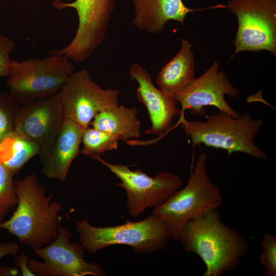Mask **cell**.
I'll return each instance as SVG.
<instances>
[{
	"mask_svg": "<svg viewBox=\"0 0 276 276\" xmlns=\"http://www.w3.org/2000/svg\"><path fill=\"white\" fill-rule=\"evenodd\" d=\"M179 240L206 266L203 276H220L235 269L249 249L245 237L223 223L218 209L189 221Z\"/></svg>",
	"mask_w": 276,
	"mask_h": 276,
	"instance_id": "obj_1",
	"label": "cell"
},
{
	"mask_svg": "<svg viewBox=\"0 0 276 276\" xmlns=\"http://www.w3.org/2000/svg\"><path fill=\"white\" fill-rule=\"evenodd\" d=\"M17 208L12 216L0 223V228L16 236L22 244L40 248L55 240L59 234V212L62 206L46 195L45 188L35 173L14 180Z\"/></svg>",
	"mask_w": 276,
	"mask_h": 276,
	"instance_id": "obj_2",
	"label": "cell"
},
{
	"mask_svg": "<svg viewBox=\"0 0 276 276\" xmlns=\"http://www.w3.org/2000/svg\"><path fill=\"white\" fill-rule=\"evenodd\" d=\"M179 123L194 147L204 144L225 150L228 154L240 152L257 159H268L255 143L263 121L253 119L248 113L234 118L228 113L219 112L210 115L205 121H190L181 114Z\"/></svg>",
	"mask_w": 276,
	"mask_h": 276,
	"instance_id": "obj_3",
	"label": "cell"
},
{
	"mask_svg": "<svg viewBox=\"0 0 276 276\" xmlns=\"http://www.w3.org/2000/svg\"><path fill=\"white\" fill-rule=\"evenodd\" d=\"M206 162V153H201L185 187L152 211L164 221L173 241L179 240L189 221L222 204L221 191L210 179Z\"/></svg>",
	"mask_w": 276,
	"mask_h": 276,
	"instance_id": "obj_4",
	"label": "cell"
},
{
	"mask_svg": "<svg viewBox=\"0 0 276 276\" xmlns=\"http://www.w3.org/2000/svg\"><path fill=\"white\" fill-rule=\"evenodd\" d=\"M75 224L81 244L90 254L117 244L131 246L135 254H153L164 249L171 239L164 221L153 214L113 226L96 227L86 217Z\"/></svg>",
	"mask_w": 276,
	"mask_h": 276,
	"instance_id": "obj_5",
	"label": "cell"
},
{
	"mask_svg": "<svg viewBox=\"0 0 276 276\" xmlns=\"http://www.w3.org/2000/svg\"><path fill=\"white\" fill-rule=\"evenodd\" d=\"M75 72L72 61L62 55L21 61L11 59L7 85L21 104L59 91Z\"/></svg>",
	"mask_w": 276,
	"mask_h": 276,
	"instance_id": "obj_6",
	"label": "cell"
},
{
	"mask_svg": "<svg viewBox=\"0 0 276 276\" xmlns=\"http://www.w3.org/2000/svg\"><path fill=\"white\" fill-rule=\"evenodd\" d=\"M115 4L116 0H75L70 3L53 0L52 5L57 10H76L78 26L68 45L60 50L49 51L47 54L64 55L75 63L88 59L105 38Z\"/></svg>",
	"mask_w": 276,
	"mask_h": 276,
	"instance_id": "obj_7",
	"label": "cell"
},
{
	"mask_svg": "<svg viewBox=\"0 0 276 276\" xmlns=\"http://www.w3.org/2000/svg\"><path fill=\"white\" fill-rule=\"evenodd\" d=\"M226 8L235 14L238 28L233 41L239 52L266 50L276 56V0H229Z\"/></svg>",
	"mask_w": 276,
	"mask_h": 276,
	"instance_id": "obj_8",
	"label": "cell"
},
{
	"mask_svg": "<svg viewBox=\"0 0 276 276\" xmlns=\"http://www.w3.org/2000/svg\"><path fill=\"white\" fill-rule=\"evenodd\" d=\"M119 178L117 186L126 192V205L129 214L137 217L147 208H155L165 202L180 189L182 180L169 171H161L154 177L149 176L140 169L132 170L127 165L109 163L101 156H94Z\"/></svg>",
	"mask_w": 276,
	"mask_h": 276,
	"instance_id": "obj_9",
	"label": "cell"
},
{
	"mask_svg": "<svg viewBox=\"0 0 276 276\" xmlns=\"http://www.w3.org/2000/svg\"><path fill=\"white\" fill-rule=\"evenodd\" d=\"M59 93L64 119L83 128L90 126L100 112L118 105L120 94L117 89L101 87L85 68L75 72Z\"/></svg>",
	"mask_w": 276,
	"mask_h": 276,
	"instance_id": "obj_10",
	"label": "cell"
},
{
	"mask_svg": "<svg viewBox=\"0 0 276 276\" xmlns=\"http://www.w3.org/2000/svg\"><path fill=\"white\" fill-rule=\"evenodd\" d=\"M70 230L59 225L57 238L47 245L32 248L41 258L28 260L29 268L37 276H105L106 272L97 262L84 259V248L76 243H70Z\"/></svg>",
	"mask_w": 276,
	"mask_h": 276,
	"instance_id": "obj_11",
	"label": "cell"
},
{
	"mask_svg": "<svg viewBox=\"0 0 276 276\" xmlns=\"http://www.w3.org/2000/svg\"><path fill=\"white\" fill-rule=\"evenodd\" d=\"M239 94L226 73L220 70L219 62L215 61L200 77L195 78L187 88L173 98L181 105L183 113L189 110L193 115L202 116L205 112L204 107L213 106L219 112L238 118L240 114L227 103L225 96L236 98Z\"/></svg>",
	"mask_w": 276,
	"mask_h": 276,
	"instance_id": "obj_12",
	"label": "cell"
},
{
	"mask_svg": "<svg viewBox=\"0 0 276 276\" xmlns=\"http://www.w3.org/2000/svg\"><path fill=\"white\" fill-rule=\"evenodd\" d=\"M63 120L58 91L20 104L15 117L14 130L37 143L41 154L52 144Z\"/></svg>",
	"mask_w": 276,
	"mask_h": 276,
	"instance_id": "obj_13",
	"label": "cell"
},
{
	"mask_svg": "<svg viewBox=\"0 0 276 276\" xmlns=\"http://www.w3.org/2000/svg\"><path fill=\"white\" fill-rule=\"evenodd\" d=\"M129 74L131 79L139 84L136 98L146 106L151 122V127L145 133L163 135L172 127L174 118L183 114L181 109L177 107L178 102L156 88L149 73L139 63L130 66Z\"/></svg>",
	"mask_w": 276,
	"mask_h": 276,
	"instance_id": "obj_14",
	"label": "cell"
},
{
	"mask_svg": "<svg viewBox=\"0 0 276 276\" xmlns=\"http://www.w3.org/2000/svg\"><path fill=\"white\" fill-rule=\"evenodd\" d=\"M83 127L64 119L52 144L40 154L41 172L48 178L66 180L70 166L80 154Z\"/></svg>",
	"mask_w": 276,
	"mask_h": 276,
	"instance_id": "obj_15",
	"label": "cell"
},
{
	"mask_svg": "<svg viewBox=\"0 0 276 276\" xmlns=\"http://www.w3.org/2000/svg\"><path fill=\"white\" fill-rule=\"evenodd\" d=\"M133 26L139 31L158 34L164 30L166 24L173 20L185 26V19L190 12L210 9L224 8L226 5H217L201 9L187 7L182 0H132Z\"/></svg>",
	"mask_w": 276,
	"mask_h": 276,
	"instance_id": "obj_16",
	"label": "cell"
},
{
	"mask_svg": "<svg viewBox=\"0 0 276 276\" xmlns=\"http://www.w3.org/2000/svg\"><path fill=\"white\" fill-rule=\"evenodd\" d=\"M195 62L192 45L182 39L179 52L160 70L156 78L159 88L174 97L187 88L195 80Z\"/></svg>",
	"mask_w": 276,
	"mask_h": 276,
	"instance_id": "obj_17",
	"label": "cell"
},
{
	"mask_svg": "<svg viewBox=\"0 0 276 276\" xmlns=\"http://www.w3.org/2000/svg\"><path fill=\"white\" fill-rule=\"evenodd\" d=\"M138 113L135 108L118 105L100 112L90 126L114 135L119 141H134L141 135Z\"/></svg>",
	"mask_w": 276,
	"mask_h": 276,
	"instance_id": "obj_18",
	"label": "cell"
},
{
	"mask_svg": "<svg viewBox=\"0 0 276 276\" xmlns=\"http://www.w3.org/2000/svg\"><path fill=\"white\" fill-rule=\"evenodd\" d=\"M41 151L37 143L14 130L0 142V163L14 175Z\"/></svg>",
	"mask_w": 276,
	"mask_h": 276,
	"instance_id": "obj_19",
	"label": "cell"
},
{
	"mask_svg": "<svg viewBox=\"0 0 276 276\" xmlns=\"http://www.w3.org/2000/svg\"><path fill=\"white\" fill-rule=\"evenodd\" d=\"M119 141L116 136L109 133L87 126L83 130V148L80 151V154L90 157L101 156L107 151L117 149Z\"/></svg>",
	"mask_w": 276,
	"mask_h": 276,
	"instance_id": "obj_20",
	"label": "cell"
},
{
	"mask_svg": "<svg viewBox=\"0 0 276 276\" xmlns=\"http://www.w3.org/2000/svg\"><path fill=\"white\" fill-rule=\"evenodd\" d=\"M14 175L0 163V223L3 222L9 211L18 202Z\"/></svg>",
	"mask_w": 276,
	"mask_h": 276,
	"instance_id": "obj_21",
	"label": "cell"
},
{
	"mask_svg": "<svg viewBox=\"0 0 276 276\" xmlns=\"http://www.w3.org/2000/svg\"><path fill=\"white\" fill-rule=\"evenodd\" d=\"M20 104L11 94L0 93V142L14 131L15 117Z\"/></svg>",
	"mask_w": 276,
	"mask_h": 276,
	"instance_id": "obj_22",
	"label": "cell"
},
{
	"mask_svg": "<svg viewBox=\"0 0 276 276\" xmlns=\"http://www.w3.org/2000/svg\"><path fill=\"white\" fill-rule=\"evenodd\" d=\"M262 252L259 263L265 270L266 276L276 275V237L270 233H265L261 242Z\"/></svg>",
	"mask_w": 276,
	"mask_h": 276,
	"instance_id": "obj_23",
	"label": "cell"
},
{
	"mask_svg": "<svg viewBox=\"0 0 276 276\" xmlns=\"http://www.w3.org/2000/svg\"><path fill=\"white\" fill-rule=\"evenodd\" d=\"M15 46L14 41L0 33V77L9 75L11 61L10 54Z\"/></svg>",
	"mask_w": 276,
	"mask_h": 276,
	"instance_id": "obj_24",
	"label": "cell"
},
{
	"mask_svg": "<svg viewBox=\"0 0 276 276\" xmlns=\"http://www.w3.org/2000/svg\"><path fill=\"white\" fill-rule=\"evenodd\" d=\"M29 256L24 252L21 253L18 256H16L14 264L16 268L21 271V275L22 276H36L28 267V260Z\"/></svg>",
	"mask_w": 276,
	"mask_h": 276,
	"instance_id": "obj_25",
	"label": "cell"
},
{
	"mask_svg": "<svg viewBox=\"0 0 276 276\" xmlns=\"http://www.w3.org/2000/svg\"><path fill=\"white\" fill-rule=\"evenodd\" d=\"M19 250V246L13 242L0 243V259L9 255L16 256Z\"/></svg>",
	"mask_w": 276,
	"mask_h": 276,
	"instance_id": "obj_26",
	"label": "cell"
},
{
	"mask_svg": "<svg viewBox=\"0 0 276 276\" xmlns=\"http://www.w3.org/2000/svg\"><path fill=\"white\" fill-rule=\"evenodd\" d=\"M18 275H21V271L18 268L3 266H0V276Z\"/></svg>",
	"mask_w": 276,
	"mask_h": 276,
	"instance_id": "obj_27",
	"label": "cell"
}]
</instances>
